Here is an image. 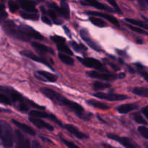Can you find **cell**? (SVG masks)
<instances>
[{"mask_svg":"<svg viewBox=\"0 0 148 148\" xmlns=\"http://www.w3.org/2000/svg\"><path fill=\"white\" fill-rule=\"evenodd\" d=\"M40 91L42 94H43L45 96L47 97L49 99L53 101V103L58 104V105L64 106L66 107L68 109L75 113V114H77L79 117L83 119L84 120H87L86 116H85V110L79 104L64 98L62 95L58 93L57 92L51 89H49V88H40Z\"/></svg>","mask_w":148,"mask_h":148,"instance_id":"1","label":"cell"},{"mask_svg":"<svg viewBox=\"0 0 148 148\" xmlns=\"http://www.w3.org/2000/svg\"><path fill=\"white\" fill-rule=\"evenodd\" d=\"M3 29L8 36H12L18 40L27 42L30 40V38L23 33L20 27L17 26L12 20H7L3 24Z\"/></svg>","mask_w":148,"mask_h":148,"instance_id":"2","label":"cell"},{"mask_svg":"<svg viewBox=\"0 0 148 148\" xmlns=\"http://www.w3.org/2000/svg\"><path fill=\"white\" fill-rule=\"evenodd\" d=\"M0 140L6 147H12L14 143L12 129L10 124L4 120H0Z\"/></svg>","mask_w":148,"mask_h":148,"instance_id":"3","label":"cell"},{"mask_svg":"<svg viewBox=\"0 0 148 148\" xmlns=\"http://www.w3.org/2000/svg\"><path fill=\"white\" fill-rule=\"evenodd\" d=\"M77 59L79 60V62H80L82 64H83L84 66H87V67L89 68H92V69H95L96 70L99 71V72H108L106 68H105L103 66V65L101 64V62H99L97 59H93V58H81V57H77Z\"/></svg>","mask_w":148,"mask_h":148,"instance_id":"4","label":"cell"},{"mask_svg":"<svg viewBox=\"0 0 148 148\" xmlns=\"http://www.w3.org/2000/svg\"><path fill=\"white\" fill-rule=\"evenodd\" d=\"M93 96L100 99L106 100L109 101H124L126 99H128L129 97L125 95H120V94L116 93H104V92H98L96 93L93 94Z\"/></svg>","mask_w":148,"mask_h":148,"instance_id":"5","label":"cell"},{"mask_svg":"<svg viewBox=\"0 0 148 148\" xmlns=\"http://www.w3.org/2000/svg\"><path fill=\"white\" fill-rule=\"evenodd\" d=\"M49 6L51 8L53 9L56 12L62 16L64 18L69 19V6L66 4V0H62L61 7L56 5V4H55V3H51V4H49Z\"/></svg>","mask_w":148,"mask_h":148,"instance_id":"6","label":"cell"},{"mask_svg":"<svg viewBox=\"0 0 148 148\" xmlns=\"http://www.w3.org/2000/svg\"><path fill=\"white\" fill-rule=\"evenodd\" d=\"M87 75L92 78H95V79H103V80H114L118 78V76L113 74L108 73V72H99V71H90L87 72Z\"/></svg>","mask_w":148,"mask_h":148,"instance_id":"7","label":"cell"},{"mask_svg":"<svg viewBox=\"0 0 148 148\" xmlns=\"http://www.w3.org/2000/svg\"><path fill=\"white\" fill-rule=\"evenodd\" d=\"M80 36L82 39H83L84 41L88 43V46L92 48L93 50L96 51L98 52H102L103 50L101 49V46L98 44L97 43H95L93 40L90 38L89 33H88V31L87 29H82L80 31Z\"/></svg>","mask_w":148,"mask_h":148,"instance_id":"8","label":"cell"},{"mask_svg":"<svg viewBox=\"0 0 148 148\" xmlns=\"http://www.w3.org/2000/svg\"><path fill=\"white\" fill-rule=\"evenodd\" d=\"M30 116H35V117H38L40 119H49L50 120L53 121V122L56 123L60 127H63L62 125V123L54 115L51 114H48V113L44 112V111H32L30 112Z\"/></svg>","mask_w":148,"mask_h":148,"instance_id":"9","label":"cell"},{"mask_svg":"<svg viewBox=\"0 0 148 148\" xmlns=\"http://www.w3.org/2000/svg\"><path fill=\"white\" fill-rule=\"evenodd\" d=\"M15 142L17 147H30V142L27 137H26L23 133L19 130H16L14 132Z\"/></svg>","mask_w":148,"mask_h":148,"instance_id":"10","label":"cell"},{"mask_svg":"<svg viewBox=\"0 0 148 148\" xmlns=\"http://www.w3.org/2000/svg\"><path fill=\"white\" fill-rule=\"evenodd\" d=\"M107 137H108V138L111 139V140H115V141L118 142V143H119L120 144L122 145L125 147L134 148L137 147V145L133 144V143H132L131 140H130V139L127 138V137H121L116 135V134H111V133L107 134Z\"/></svg>","mask_w":148,"mask_h":148,"instance_id":"11","label":"cell"},{"mask_svg":"<svg viewBox=\"0 0 148 148\" xmlns=\"http://www.w3.org/2000/svg\"><path fill=\"white\" fill-rule=\"evenodd\" d=\"M20 28L23 31V33L25 35H27L29 38H33L40 40H43V38H44L41 34H40L38 32H37L36 30L32 28L30 26L26 25H21L20 26Z\"/></svg>","mask_w":148,"mask_h":148,"instance_id":"12","label":"cell"},{"mask_svg":"<svg viewBox=\"0 0 148 148\" xmlns=\"http://www.w3.org/2000/svg\"><path fill=\"white\" fill-rule=\"evenodd\" d=\"M86 13L88 14V15L97 16V17H103V19H106V20H108L109 23H111V24H113L114 25L117 26V27H119L120 26V24L119 23L118 20L112 15H110V14H106V13H103V12H93V11H88Z\"/></svg>","mask_w":148,"mask_h":148,"instance_id":"13","label":"cell"},{"mask_svg":"<svg viewBox=\"0 0 148 148\" xmlns=\"http://www.w3.org/2000/svg\"><path fill=\"white\" fill-rule=\"evenodd\" d=\"M20 53H21L23 56H26V57L29 58V59H32V60L36 61V62H40V63L43 64H45L46 66H49V67L50 68L52 71H54V69L52 68L51 64H49V62H48L46 59H43V58L40 57V56H36V54H34V53H32V52L28 51H23L20 52Z\"/></svg>","mask_w":148,"mask_h":148,"instance_id":"14","label":"cell"},{"mask_svg":"<svg viewBox=\"0 0 148 148\" xmlns=\"http://www.w3.org/2000/svg\"><path fill=\"white\" fill-rule=\"evenodd\" d=\"M29 120H30V121L32 123V124H34V125L36 126V127H37L38 128H40V129L44 128V129H46V130H48L49 131H51V132L53 131V127H52L51 125H50L49 124H48V123L45 122L44 121L40 119V118H38V117L31 116H30V117H29Z\"/></svg>","mask_w":148,"mask_h":148,"instance_id":"15","label":"cell"},{"mask_svg":"<svg viewBox=\"0 0 148 148\" xmlns=\"http://www.w3.org/2000/svg\"><path fill=\"white\" fill-rule=\"evenodd\" d=\"M35 76L38 79L46 81V82H54L57 79V77L56 75H54L53 74L49 73V72H45V71H38L35 74Z\"/></svg>","mask_w":148,"mask_h":148,"instance_id":"16","label":"cell"},{"mask_svg":"<svg viewBox=\"0 0 148 148\" xmlns=\"http://www.w3.org/2000/svg\"><path fill=\"white\" fill-rule=\"evenodd\" d=\"M18 2L25 11L29 12H38L36 8V3L33 0H19Z\"/></svg>","mask_w":148,"mask_h":148,"instance_id":"17","label":"cell"},{"mask_svg":"<svg viewBox=\"0 0 148 148\" xmlns=\"http://www.w3.org/2000/svg\"><path fill=\"white\" fill-rule=\"evenodd\" d=\"M81 4H83V5L90 6V7H94V8L99 9V10H108L109 12H114V10H111L110 7H107L106 5L96 1V0H84V1H81Z\"/></svg>","mask_w":148,"mask_h":148,"instance_id":"18","label":"cell"},{"mask_svg":"<svg viewBox=\"0 0 148 148\" xmlns=\"http://www.w3.org/2000/svg\"><path fill=\"white\" fill-rule=\"evenodd\" d=\"M0 90L2 92H6L7 95L10 96V99L12 100L14 102H22L23 101V97L21 94L19 93L18 92L15 90H10L7 89V88H0Z\"/></svg>","mask_w":148,"mask_h":148,"instance_id":"19","label":"cell"},{"mask_svg":"<svg viewBox=\"0 0 148 148\" xmlns=\"http://www.w3.org/2000/svg\"><path fill=\"white\" fill-rule=\"evenodd\" d=\"M32 46L36 49V51L38 53H39L41 55L45 54V53H51L52 55L54 54V51H53V49H51V48L47 47L46 46L41 44V43H38V42H33V43H32Z\"/></svg>","mask_w":148,"mask_h":148,"instance_id":"20","label":"cell"},{"mask_svg":"<svg viewBox=\"0 0 148 148\" xmlns=\"http://www.w3.org/2000/svg\"><path fill=\"white\" fill-rule=\"evenodd\" d=\"M64 128L66 129L69 132H70L71 134H73L74 136H75L77 138L81 139V140H82V139L88 138V137L86 135V134L81 132L79 131L77 127H75V126L72 125V124H66V125L64 126Z\"/></svg>","mask_w":148,"mask_h":148,"instance_id":"21","label":"cell"},{"mask_svg":"<svg viewBox=\"0 0 148 148\" xmlns=\"http://www.w3.org/2000/svg\"><path fill=\"white\" fill-rule=\"evenodd\" d=\"M12 121L13 124H15V125L20 129V130H21L22 131L24 132L27 133V134H29V135H31V136L36 135V132H35L34 130H33L30 127L26 125L25 124H23V123L20 122V121H17L14 119L12 120Z\"/></svg>","mask_w":148,"mask_h":148,"instance_id":"22","label":"cell"},{"mask_svg":"<svg viewBox=\"0 0 148 148\" xmlns=\"http://www.w3.org/2000/svg\"><path fill=\"white\" fill-rule=\"evenodd\" d=\"M137 108H138V105L137 103H127L117 107V111L120 114H127L130 111L137 109Z\"/></svg>","mask_w":148,"mask_h":148,"instance_id":"23","label":"cell"},{"mask_svg":"<svg viewBox=\"0 0 148 148\" xmlns=\"http://www.w3.org/2000/svg\"><path fill=\"white\" fill-rule=\"evenodd\" d=\"M87 103L88 105L94 107V108H99V109L108 110L110 108V107L108 105H106V104L100 102V101H94V100H88V101H87Z\"/></svg>","mask_w":148,"mask_h":148,"instance_id":"24","label":"cell"},{"mask_svg":"<svg viewBox=\"0 0 148 148\" xmlns=\"http://www.w3.org/2000/svg\"><path fill=\"white\" fill-rule=\"evenodd\" d=\"M20 16L25 20H38L39 19V15L37 12H22Z\"/></svg>","mask_w":148,"mask_h":148,"instance_id":"25","label":"cell"},{"mask_svg":"<svg viewBox=\"0 0 148 148\" xmlns=\"http://www.w3.org/2000/svg\"><path fill=\"white\" fill-rule=\"evenodd\" d=\"M127 23H131L133 25L137 26V27H140L141 28L146 29V30H148V25L146 24L145 23H144L143 21H141V20H134V19H130V18H127L125 19Z\"/></svg>","mask_w":148,"mask_h":148,"instance_id":"26","label":"cell"},{"mask_svg":"<svg viewBox=\"0 0 148 148\" xmlns=\"http://www.w3.org/2000/svg\"><path fill=\"white\" fill-rule=\"evenodd\" d=\"M132 92L138 96L148 98V88L137 87L132 90Z\"/></svg>","mask_w":148,"mask_h":148,"instance_id":"27","label":"cell"},{"mask_svg":"<svg viewBox=\"0 0 148 148\" xmlns=\"http://www.w3.org/2000/svg\"><path fill=\"white\" fill-rule=\"evenodd\" d=\"M58 56H59V58L60 59V60L64 64H65L69 65V66L74 65V60L72 59V57L69 56V55L64 54V53H59Z\"/></svg>","mask_w":148,"mask_h":148,"instance_id":"28","label":"cell"},{"mask_svg":"<svg viewBox=\"0 0 148 148\" xmlns=\"http://www.w3.org/2000/svg\"><path fill=\"white\" fill-rule=\"evenodd\" d=\"M70 43V46L73 48L74 50L77 52H79V53H82L87 51V48L84 46L82 43H79L78 44L77 43H76L75 41H70L69 42Z\"/></svg>","mask_w":148,"mask_h":148,"instance_id":"29","label":"cell"},{"mask_svg":"<svg viewBox=\"0 0 148 148\" xmlns=\"http://www.w3.org/2000/svg\"><path fill=\"white\" fill-rule=\"evenodd\" d=\"M89 20L92 24L98 26V27H103L107 25V23H106L105 21H103V20H101V19L98 18V17H96L95 16H91V17H89Z\"/></svg>","mask_w":148,"mask_h":148,"instance_id":"30","label":"cell"},{"mask_svg":"<svg viewBox=\"0 0 148 148\" xmlns=\"http://www.w3.org/2000/svg\"><path fill=\"white\" fill-rule=\"evenodd\" d=\"M57 46V49L59 51L62 52L64 53H66V54L69 55V56H72L73 55V52L70 50L69 47L65 44V43H61L56 44Z\"/></svg>","mask_w":148,"mask_h":148,"instance_id":"31","label":"cell"},{"mask_svg":"<svg viewBox=\"0 0 148 148\" xmlns=\"http://www.w3.org/2000/svg\"><path fill=\"white\" fill-rule=\"evenodd\" d=\"M111 88V85L108 83H105V82H101L96 81L92 84V88L95 90H101L106 89V88Z\"/></svg>","mask_w":148,"mask_h":148,"instance_id":"32","label":"cell"},{"mask_svg":"<svg viewBox=\"0 0 148 148\" xmlns=\"http://www.w3.org/2000/svg\"><path fill=\"white\" fill-rule=\"evenodd\" d=\"M47 13L48 14H49V17H50L51 20L55 24H57V25L61 24V22L60 20L58 19L56 12H55L53 9H50V10H49V11H48Z\"/></svg>","mask_w":148,"mask_h":148,"instance_id":"33","label":"cell"},{"mask_svg":"<svg viewBox=\"0 0 148 148\" xmlns=\"http://www.w3.org/2000/svg\"><path fill=\"white\" fill-rule=\"evenodd\" d=\"M133 118H134V121H135L136 122L139 123V124H143V125H147V122L146 121V120L142 116L141 114H139V113H135V114H134Z\"/></svg>","mask_w":148,"mask_h":148,"instance_id":"34","label":"cell"},{"mask_svg":"<svg viewBox=\"0 0 148 148\" xmlns=\"http://www.w3.org/2000/svg\"><path fill=\"white\" fill-rule=\"evenodd\" d=\"M0 103L4 104V105H11L12 101L7 95L0 92Z\"/></svg>","mask_w":148,"mask_h":148,"instance_id":"35","label":"cell"},{"mask_svg":"<svg viewBox=\"0 0 148 148\" xmlns=\"http://www.w3.org/2000/svg\"><path fill=\"white\" fill-rule=\"evenodd\" d=\"M8 6L11 12H15L17 10L19 9V5L17 3H16L15 1H12V0H10L8 2Z\"/></svg>","mask_w":148,"mask_h":148,"instance_id":"36","label":"cell"},{"mask_svg":"<svg viewBox=\"0 0 148 148\" xmlns=\"http://www.w3.org/2000/svg\"><path fill=\"white\" fill-rule=\"evenodd\" d=\"M127 26H128V27H130L132 30L136 32V33H140V34H143V35H147V32H146L145 30H143V29H142L141 27H136L135 25L134 26V25H128Z\"/></svg>","mask_w":148,"mask_h":148,"instance_id":"37","label":"cell"},{"mask_svg":"<svg viewBox=\"0 0 148 148\" xmlns=\"http://www.w3.org/2000/svg\"><path fill=\"white\" fill-rule=\"evenodd\" d=\"M107 1H108V2L109 3V4H111L113 7H114V11L116 12L119 13V14H122V12H121V9L119 7V6H118V4H117L116 0H107Z\"/></svg>","mask_w":148,"mask_h":148,"instance_id":"38","label":"cell"},{"mask_svg":"<svg viewBox=\"0 0 148 148\" xmlns=\"http://www.w3.org/2000/svg\"><path fill=\"white\" fill-rule=\"evenodd\" d=\"M138 131L140 132V134L143 136L144 138L147 139L148 140V129L147 127H143V126H141V127H139Z\"/></svg>","mask_w":148,"mask_h":148,"instance_id":"39","label":"cell"},{"mask_svg":"<svg viewBox=\"0 0 148 148\" xmlns=\"http://www.w3.org/2000/svg\"><path fill=\"white\" fill-rule=\"evenodd\" d=\"M50 38L51 39V40L56 43V44H58V43H66V40H65L64 38L61 37V36H51Z\"/></svg>","mask_w":148,"mask_h":148,"instance_id":"40","label":"cell"},{"mask_svg":"<svg viewBox=\"0 0 148 148\" xmlns=\"http://www.w3.org/2000/svg\"><path fill=\"white\" fill-rule=\"evenodd\" d=\"M60 140H61V141H62V143H63L66 146V147H78L77 145H76L75 144H74V143H72V142H69V141H68V140H66L65 139H64L63 137H62V136H60Z\"/></svg>","mask_w":148,"mask_h":148,"instance_id":"41","label":"cell"},{"mask_svg":"<svg viewBox=\"0 0 148 148\" xmlns=\"http://www.w3.org/2000/svg\"><path fill=\"white\" fill-rule=\"evenodd\" d=\"M41 20H42V21H43V23H46V24L49 25H52L51 21L50 19L47 17V15H46V14H42Z\"/></svg>","mask_w":148,"mask_h":148,"instance_id":"42","label":"cell"},{"mask_svg":"<svg viewBox=\"0 0 148 148\" xmlns=\"http://www.w3.org/2000/svg\"><path fill=\"white\" fill-rule=\"evenodd\" d=\"M19 108H20V111H23V112H26V111H28L29 108L25 103H23V101H22V102H20V106H19Z\"/></svg>","mask_w":148,"mask_h":148,"instance_id":"43","label":"cell"},{"mask_svg":"<svg viewBox=\"0 0 148 148\" xmlns=\"http://www.w3.org/2000/svg\"><path fill=\"white\" fill-rule=\"evenodd\" d=\"M143 69H141L140 70H139V72H140V75H141L142 76L144 77V79H145V80L148 82V73H147V72H145V71H143Z\"/></svg>","mask_w":148,"mask_h":148,"instance_id":"44","label":"cell"},{"mask_svg":"<svg viewBox=\"0 0 148 148\" xmlns=\"http://www.w3.org/2000/svg\"><path fill=\"white\" fill-rule=\"evenodd\" d=\"M7 17V13L5 11L0 13V23H1L2 21H4Z\"/></svg>","mask_w":148,"mask_h":148,"instance_id":"45","label":"cell"},{"mask_svg":"<svg viewBox=\"0 0 148 148\" xmlns=\"http://www.w3.org/2000/svg\"><path fill=\"white\" fill-rule=\"evenodd\" d=\"M63 28H64V31L66 32V34L69 36V38H72V35H71L70 30H69V28H68V27L65 25L63 26Z\"/></svg>","mask_w":148,"mask_h":148,"instance_id":"46","label":"cell"},{"mask_svg":"<svg viewBox=\"0 0 148 148\" xmlns=\"http://www.w3.org/2000/svg\"><path fill=\"white\" fill-rule=\"evenodd\" d=\"M143 114H144V115L145 116L146 118H147V119H148V106H147L145 107V108H143Z\"/></svg>","mask_w":148,"mask_h":148,"instance_id":"47","label":"cell"},{"mask_svg":"<svg viewBox=\"0 0 148 148\" xmlns=\"http://www.w3.org/2000/svg\"><path fill=\"white\" fill-rule=\"evenodd\" d=\"M4 9H5V7H4V3H1V4H0V13L4 12Z\"/></svg>","mask_w":148,"mask_h":148,"instance_id":"48","label":"cell"},{"mask_svg":"<svg viewBox=\"0 0 148 148\" xmlns=\"http://www.w3.org/2000/svg\"><path fill=\"white\" fill-rule=\"evenodd\" d=\"M117 76H118L119 79H123V78H124V77H125L126 75H125V73L122 72V73H120L119 75H117Z\"/></svg>","mask_w":148,"mask_h":148,"instance_id":"49","label":"cell"},{"mask_svg":"<svg viewBox=\"0 0 148 148\" xmlns=\"http://www.w3.org/2000/svg\"><path fill=\"white\" fill-rule=\"evenodd\" d=\"M34 143V145H33V147H39V146H40V145H39L38 143H37V142H34V143Z\"/></svg>","mask_w":148,"mask_h":148,"instance_id":"50","label":"cell"},{"mask_svg":"<svg viewBox=\"0 0 148 148\" xmlns=\"http://www.w3.org/2000/svg\"><path fill=\"white\" fill-rule=\"evenodd\" d=\"M104 146H106V147H111V146L109 145H103Z\"/></svg>","mask_w":148,"mask_h":148,"instance_id":"51","label":"cell"},{"mask_svg":"<svg viewBox=\"0 0 148 148\" xmlns=\"http://www.w3.org/2000/svg\"><path fill=\"white\" fill-rule=\"evenodd\" d=\"M143 17V18L145 19V20H147V21L148 22V19H147V18H146V17Z\"/></svg>","mask_w":148,"mask_h":148,"instance_id":"52","label":"cell"}]
</instances>
